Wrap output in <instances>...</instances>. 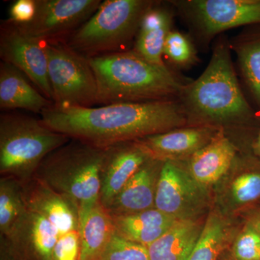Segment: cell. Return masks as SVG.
<instances>
[{"label": "cell", "mask_w": 260, "mask_h": 260, "mask_svg": "<svg viewBox=\"0 0 260 260\" xmlns=\"http://www.w3.org/2000/svg\"><path fill=\"white\" fill-rule=\"evenodd\" d=\"M112 218L116 234L145 246L156 241L179 220L155 208Z\"/></svg>", "instance_id": "obj_20"}, {"label": "cell", "mask_w": 260, "mask_h": 260, "mask_svg": "<svg viewBox=\"0 0 260 260\" xmlns=\"http://www.w3.org/2000/svg\"><path fill=\"white\" fill-rule=\"evenodd\" d=\"M178 167L174 160H165L157 182L155 208L178 219L186 218L200 203L198 183Z\"/></svg>", "instance_id": "obj_12"}, {"label": "cell", "mask_w": 260, "mask_h": 260, "mask_svg": "<svg viewBox=\"0 0 260 260\" xmlns=\"http://www.w3.org/2000/svg\"><path fill=\"white\" fill-rule=\"evenodd\" d=\"M21 183L28 209L47 218L55 227L59 238L78 231V208L74 203L35 176Z\"/></svg>", "instance_id": "obj_13"}, {"label": "cell", "mask_w": 260, "mask_h": 260, "mask_svg": "<svg viewBox=\"0 0 260 260\" xmlns=\"http://www.w3.org/2000/svg\"><path fill=\"white\" fill-rule=\"evenodd\" d=\"M152 157L139 140L121 142L104 148L99 198L104 208L112 203L131 177Z\"/></svg>", "instance_id": "obj_11"}, {"label": "cell", "mask_w": 260, "mask_h": 260, "mask_svg": "<svg viewBox=\"0 0 260 260\" xmlns=\"http://www.w3.org/2000/svg\"><path fill=\"white\" fill-rule=\"evenodd\" d=\"M237 260H260V232L248 227L239 235L234 246Z\"/></svg>", "instance_id": "obj_28"}, {"label": "cell", "mask_w": 260, "mask_h": 260, "mask_svg": "<svg viewBox=\"0 0 260 260\" xmlns=\"http://www.w3.org/2000/svg\"><path fill=\"white\" fill-rule=\"evenodd\" d=\"M71 139L18 113L0 115V174L24 182L34 177L46 157Z\"/></svg>", "instance_id": "obj_5"}, {"label": "cell", "mask_w": 260, "mask_h": 260, "mask_svg": "<svg viewBox=\"0 0 260 260\" xmlns=\"http://www.w3.org/2000/svg\"><path fill=\"white\" fill-rule=\"evenodd\" d=\"M153 0H106L67 44L90 59L129 50Z\"/></svg>", "instance_id": "obj_6"}, {"label": "cell", "mask_w": 260, "mask_h": 260, "mask_svg": "<svg viewBox=\"0 0 260 260\" xmlns=\"http://www.w3.org/2000/svg\"><path fill=\"white\" fill-rule=\"evenodd\" d=\"M3 239L19 260H51L59 234L47 218L28 210L13 235Z\"/></svg>", "instance_id": "obj_15"}, {"label": "cell", "mask_w": 260, "mask_h": 260, "mask_svg": "<svg viewBox=\"0 0 260 260\" xmlns=\"http://www.w3.org/2000/svg\"><path fill=\"white\" fill-rule=\"evenodd\" d=\"M80 252L79 232L73 231L58 239L51 260H79Z\"/></svg>", "instance_id": "obj_30"}, {"label": "cell", "mask_w": 260, "mask_h": 260, "mask_svg": "<svg viewBox=\"0 0 260 260\" xmlns=\"http://www.w3.org/2000/svg\"><path fill=\"white\" fill-rule=\"evenodd\" d=\"M252 226L255 228L256 230L260 232V218L256 219V220H254Z\"/></svg>", "instance_id": "obj_32"}, {"label": "cell", "mask_w": 260, "mask_h": 260, "mask_svg": "<svg viewBox=\"0 0 260 260\" xmlns=\"http://www.w3.org/2000/svg\"><path fill=\"white\" fill-rule=\"evenodd\" d=\"M21 181L11 177L0 179V232L1 237L10 239L28 213Z\"/></svg>", "instance_id": "obj_24"}, {"label": "cell", "mask_w": 260, "mask_h": 260, "mask_svg": "<svg viewBox=\"0 0 260 260\" xmlns=\"http://www.w3.org/2000/svg\"><path fill=\"white\" fill-rule=\"evenodd\" d=\"M79 260H101L115 234L112 216L100 203L88 213L79 216Z\"/></svg>", "instance_id": "obj_21"}, {"label": "cell", "mask_w": 260, "mask_h": 260, "mask_svg": "<svg viewBox=\"0 0 260 260\" xmlns=\"http://www.w3.org/2000/svg\"><path fill=\"white\" fill-rule=\"evenodd\" d=\"M204 47L230 29L260 25V0L169 1Z\"/></svg>", "instance_id": "obj_8"}, {"label": "cell", "mask_w": 260, "mask_h": 260, "mask_svg": "<svg viewBox=\"0 0 260 260\" xmlns=\"http://www.w3.org/2000/svg\"><path fill=\"white\" fill-rule=\"evenodd\" d=\"M162 162L160 159L152 157L140 168L105 208L111 216L155 208V191Z\"/></svg>", "instance_id": "obj_14"}, {"label": "cell", "mask_w": 260, "mask_h": 260, "mask_svg": "<svg viewBox=\"0 0 260 260\" xmlns=\"http://www.w3.org/2000/svg\"><path fill=\"white\" fill-rule=\"evenodd\" d=\"M164 56L175 68L180 69H188L199 61L191 38L174 29L169 32L166 41Z\"/></svg>", "instance_id": "obj_26"}, {"label": "cell", "mask_w": 260, "mask_h": 260, "mask_svg": "<svg viewBox=\"0 0 260 260\" xmlns=\"http://www.w3.org/2000/svg\"><path fill=\"white\" fill-rule=\"evenodd\" d=\"M104 148L71 139L44 158L34 176L66 197L78 208V218L99 202Z\"/></svg>", "instance_id": "obj_4"}, {"label": "cell", "mask_w": 260, "mask_h": 260, "mask_svg": "<svg viewBox=\"0 0 260 260\" xmlns=\"http://www.w3.org/2000/svg\"><path fill=\"white\" fill-rule=\"evenodd\" d=\"M53 102L26 79L13 65L0 63V109L4 112L23 109L41 114Z\"/></svg>", "instance_id": "obj_18"}, {"label": "cell", "mask_w": 260, "mask_h": 260, "mask_svg": "<svg viewBox=\"0 0 260 260\" xmlns=\"http://www.w3.org/2000/svg\"><path fill=\"white\" fill-rule=\"evenodd\" d=\"M201 232L191 219H179L164 235L147 246L150 260L189 259Z\"/></svg>", "instance_id": "obj_23"}, {"label": "cell", "mask_w": 260, "mask_h": 260, "mask_svg": "<svg viewBox=\"0 0 260 260\" xmlns=\"http://www.w3.org/2000/svg\"><path fill=\"white\" fill-rule=\"evenodd\" d=\"M43 124L70 139L106 148L186 126L180 103L174 100L118 103L98 107L47 108Z\"/></svg>", "instance_id": "obj_1"}, {"label": "cell", "mask_w": 260, "mask_h": 260, "mask_svg": "<svg viewBox=\"0 0 260 260\" xmlns=\"http://www.w3.org/2000/svg\"><path fill=\"white\" fill-rule=\"evenodd\" d=\"M235 156V147L221 131L208 145L191 155V177L198 184H213L226 174Z\"/></svg>", "instance_id": "obj_19"}, {"label": "cell", "mask_w": 260, "mask_h": 260, "mask_svg": "<svg viewBox=\"0 0 260 260\" xmlns=\"http://www.w3.org/2000/svg\"><path fill=\"white\" fill-rule=\"evenodd\" d=\"M48 77L54 106L93 107L97 104V83L88 58L66 42H45Z\"/></svg>", "instance_id": "obj_7"}, {"label": "cell", "mask_w": 260, "mask_h": 260, "mask_svg": "<svg viewBox=\"0 0 260 260\" xmlns=\"http://www.w3.org/2000/svg\"><path fill=\"white\" fill-rule=\"evenodd\" d=\"M229 44L243 80L260 109V25L248 26Z\"/></svg>", "instance_id": "obj_22"}, {"label": "cell", "mask_w": 260, "mask_h": 260, "mask_svg": "<svg viewBox=\"0 0 260 260\" xmlns=\"http://www.w3.org/2000/svg\"><path fill=\"white\" fill-rule=\"evenodd\" d=\"M36 8V0H17L10 6L8 20L17 25L28 23L35 15Z\"/></svg>", "instance_id": "obj_31"}, {"label": "cell", "mask_w": 260, "mask_h": 260, "mask_svg": "<svg viewBox=\"0 0 260 260\" xmlns=\"http://www.w3.org/2000/svg\"><path fill=\"white\" fill-rule=\"evenodd\" d=\"M256 148L260 152V134L259 135V138H258L257 142H256Z\"/></svg>", "instance_id": "obj_33"}, {"label": "cell", "mask_w": 260, "mask_h": 260, "mask_svg": "<svg viewBox=\"0 0 260 260\" xmlns=\"http://www.w3.org/2000/svg\"><path fill=\"white\" fill-rule=\"evenodd\" d=\"M101 0H36V13L28 23L18 25L44 42H66L102 4Z\"/></svg>", "instance_id": "obj_9"}, {"label": "cell", "mask_w": 260, "mask_h": 260, "mask_svg": "<svg viewBox=\"0 0 260 260\" xmlns=\"http://www.w3.org/2000/svg\"><path fill=\"white\" fill-rule=\"evenodd\" d=\"M88 59L102 106L174 100L186 84L168 67L149 62L133 49Z\"/></svg>", "instance_id": "obj_3"}, {"label": "cell", "mask_w": 260, "mask_h": 260, "mask_svg": "<svg viewBox=\"0 0 260 260\" xmlns=\"http://www.w3.org/2000/svg\"><path fill=\"white\" fill-rule=\"evenodd\" d=\"M223 129L215 126L179 127L139 140L154 158L175 160L191 155L203 148Z\"/></svg>", "instance_id": "obj_16"}, {"label": "cell", "mask_w": 260, "mask_h": 260, "mask_svg": "<svg viewBox=\"0 0 260 260\" xmlns=\"http://www.w3.org/2000/svg\"><path fill=\"white\" fill-rule=\"evenodd\" d=\"M229 40L220 35L203 73L186 83L177 100L189 126L221 128L244 124L254 119L256 113L241 88Z\"/></svg>", "instance_id": "obj_2"}, {"label": "cell", "mask_w": 260, "mask_h": 260, "mask_svg": "<svg viewBox=\"0 0 260 260\" xmlns=\"http://www.w3.org/2000/svg\"><path fill=\"white\" fill-rule=\"evenodd\" d=\"M223 223L217 215L207 220L188 260H217L225 243Z\"/></svg>", "instance_id": "obj_25"}, {"label": "cell", "mask_w": 260, "mask_h": 260, "mask_svg": "<svg viewBox=\"0 0 260 260\" xmlns=\"http://www.w3.org/2000/svg\"><path fill=\"white\" fill-rule=\"evenodd\" d=\"M101 260H150L147 246L132 242L116 233Z\"/></svg>", "instance_id": "obj_27"}, {"label": "cell", "mask_w": 260, "mask_h": 260, "mask_svg": "<svg viewBox=\"0 0 260 260\" xmlns=\"http://www.w3.org/2000/svg\"><path fill=\"white\" fill-rule=\"evenodd\" d=\"M175 9L169 2L155 1L145 13L133 49L152 64L167 68L164 49L169 32L172 30Z\"/></svg>", "instance_id": "obj_17"}, {"label": "cell", "mask_w": 260, "mask_h": 260, "mask_svg": "<svg viewBox=\"0 0 260 260\" xmlns=\"http://www.w3.org/2000/svg\"><path fill=\"white\" fill-rule=\"evenodd\" d=\"M0 57L15 67L53 102L45 42L30 37L8 20L0 25ZM54 104V103H53Z\"/></svg>", "instance_id": "obj_10"}, {"label": "cell", "mask_w": 260, "mask_h": 260, "mask_svg": "<svg viewBox=\"0 0 260 260\" xmlns=\"http://www.w3.org/2000/svg\"><path fill=\"white\" fill-rule=\"evenodd\" d=\"M232 194L239 203H246L260 198V174L249 173L239 176L232 184Z\"/></svg>", "instance_id": "obj_29"}]
</instances>
